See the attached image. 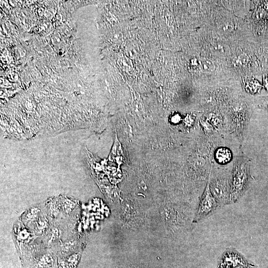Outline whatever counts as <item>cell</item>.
Masks as SVG:
<instances>
[{
    "label": "cell",
    "instance_id": "277c9868",
    "mask_svg": "<svg viewBox=\"0 0 268 268\" xmlns=\"http://www.w3.org/2000/svg\"><path fill=\"white\" fill-rule=\"evenodd\" d=\"M200 66L201 69L205 72H209L215 69V65L213 62L209 59L202 58L200 61Z\"/></svg>",
    "mask_w": 268,
    "mask_h": 268
},
{
    "label": "cell",
    "instance_id": "8992f818",
    "mask_svg": "<svg viewBox=\"0 0 268 268\" xmlns=\"http://www.w3.org/2000/svg\"><path fill=\"white\" fill-rule=\"evenodd\" d=\"M233 25L230 21L224 22L222 25V28L225 31H229L232 29Z\"/></svg>",
    "mask_w": 268,
    "mask_h": 268
},
{
    "label": "cell",
    "instance_id": "3957f363",
    "mask_svg": "<svg viewBox=\"0 0 268 268\" xmlns=\"http://www.w3.org/2000/svg\"><path fill=\"white\" fill-rule=\"evenodd\" d=\"M215 157L219 163L223 164L226 163L230 160L231 158V153L227 148H220L216 151Z\"/></svg>",
    "mask_w": 268,
    "mask_h": 268
},
{
    "label": "cell",
    "instance_id": "5b68a950",
    "mask_svg": "<svg viewBox=\"0 0 268 268\" xmlns=\"http://www.w3.org/2000/svg\"><path fill=\"white\" fill-rule=\"evenodd\" d=\"M214 52L221 56H226L229 53L230 50L227 45L222 43H215L212 45Z\"/></svg>",
    "mask_w": 268,
    "mask_h": 268
},
{
    "label": "cell",
    "instance_id": "6da1fadb",
    "mask_svg": "<svg viewBox=\"0 0 268 268\" xmlns=\"http://www.w3.org/2000/svg\"><path fill=\"white\" fill-rule=\"evenodd\" d=\"M250 162L249 159L243 157H238L236 160L229 203L236 202L246 192L250 179Z\"/></svg>",
    "mask_w": 268,
    "mask_h": 268
},
{
    "label": "cell",
    "instance_id": "7a4b0ae2",
    "mask_svg": "<svg viewBox=\"0 0 268 268\" xmlns=\"http://www.w3.org/2000/svg\"><path fill=\"white\" fill-rule=\"evenodd\" d=\"M210 181V173L196 214L195 218L196 222L200 221L209 216L219 206L217 201L211 192Z\"/></svg>",
    "mask_w": 268,
    "mask_h": 268
}]
</instances>
